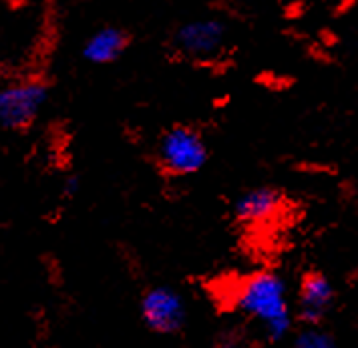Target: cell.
I'll use <instances>...</instances> for the list:
<instances>
[{
    "label": "cell",
    "mask_w": 358,
    "mask_h": 348,
    "mask_svg": "<svg viewBox=\"0 0 358 348\" xmlns=\"http://www.w3.org/2000/svg\"><path fill=\"white\" fill-rule=\"evenodd\" d=\"M49 85L41 79H22L0 87V127L24 131L41 117L49 101Z\"/></svg>",
    "instance_id": "obj_3"
},
{
    "label": "cell",
    "mask_w": 358,
    "mask_h": 348,
    "mask_svg": "<svg viewBox=\"0 0 358 348\" xmlns=\"http://www.w3.org/2000/svg\"><path fill=\"white\" fill-rule=\"evenodd\" d=\"M226 36H228V27L222 18H194V20L183 22L176 31L173 49L187 59L206 61L224 49Z\"/></svg>",
    "instance_id": "obj_4"
},
{
    "label": "cell",
    "mask_w": 358,
    "mask_h": 348,
    "mask_svg": "<svg viewBox=\"0 0 358 348\" xmlns=\"http://www.w3.org/2000/svg\"><path fill=\"white\" fill-rule=\"evenodd\" d=\"M294 348H338V345L328 332L320 331L318 326H308L296 336Z\"/></svg>",
    "instance_id": "obj_9"
},
{
    "label": "cell",
    "mask_w": 358,
    "mask_h": 348,
    "mask_svg": "<svg viewBox=\"0 0 358 348\" xmlns=\"http://www.w3.org/2000/svg\"><path fill=\"white\" fill-rule=\"evenodd\" d=\"M141 318L153 332H179L187 318L185 300L171 286H155L141 298Z\"/></svg>",
    "instance_id": "obj_5"
},
{
    "label": "cell",
    "mask_w": 358,
    "mask_h": 348,
    "mask_svg": "<svg viewBox=\"0 0 358 348\" xmlns=\"http://www.w3.org/2000/svg\"><path fill=\"white\" fill-rule=\"evenodd\" d=\"M217 348H248V342L238 332H224L217 340Z\"/></svg>",
    "instance_id": "obj_10"
},
{
    "label": "cell",
    "mask_w": 358,
    "mask_h": 348,
    "mask_svg": "<svg viewBox=\"0 0 358 348\" xmlns=\"http://www.w3.org/2000/svg\"><path fill=\"white\" fill-rule=\"evenodd\" d=\"M210 159L203 135L189 125H176L163 133L157 145V164L173 177L199 173Z\"/></svg>",
    "instance_id": "obj_2"
},
{
    "label": "cell",
    "mask_w": 358,
    "mask_h": 348,
    "mask_svg": "<svg viewBox=\"0 0 358 348\" xmlns=\"http://www.w3.org/2000/svg\"><path fill=\"white\" fill-rule=\"evenodd\" d=\"M63 191H65L66 196H75L79 191V177L77 175H71L65 182V185H63Z\"/></svg>",
    "instance_id": "obj_11"
},
{
    "label": "cell",
    "mask_w": 358,
    "mask_h": 348,
    "mask_svg": "<svg viewBox=\"0 0 358 348\" xmlns=\"http://www.w3.org/2000/svg\"><path fill=\"white\" fill-rule=\"evenodd\" d=\"M129 34L119 27H101L83 45V59L91 65H113L129 49Z\"/></svg>",
    "instance_id": "obj_8"
},
{
    "label": "cell",
    "mask_w": 358,
    "mask_h": 348,
    "mask_svg": "<svg viewBox=\"0 0 358 348\" xmlns=\"http://www.w3.org/2000/svg\"><path fill=\"white\" fill-rule=\"evenodd\" d=\"M284 210V194L272 185H260L244 191L234 201V216L244 226L272 222Z\"/></svg>",
    "instance_id": "obj_6"
},
{
    "label": "cell",
    "mask_w": 358,
    "mask_h": 348,
    "mask_svg": "<svg viewBox=\"0 0 358 348\" xmlns=\"http://www.w3.org/2000/svg\"><path fill=\"white\" fill-rule=\"evenodd\" d=\"M234 304L242 314L258 322L266 338L272 342L282 340L292 331L288 286L276 272L260 270L244 278L236 290Z\"/></svg>",
    "instance_id": "obj_1"
},
{
    "label": "cell",
    "mask_w": 358,
    "mask_h": 348,
    "mask_svg": "<svg viewBox=\"0 0 358 348\" xmlns=\"http://www.w3.org/2000/svg\"><path fill=\"white\" fill-rule=\"evenodd\" d=\"M334 306V286L322 272H308L298 290V316L316 326L322 322Z\"/></svg>",
    "instance_id": "obj_7"
}]
</instances>
